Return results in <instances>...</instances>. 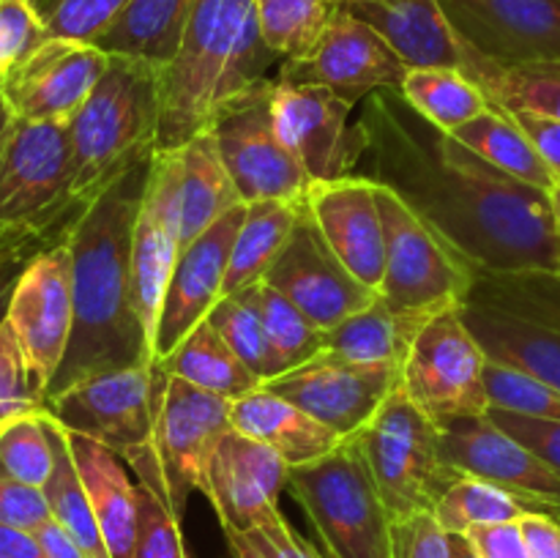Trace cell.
Here are the masks:
<instances>
[{"label":"cell","instance_id":"obj_50","mask_svg":"<svg viewBox=\"0 0 560 558\" xmlns=\"http://www.w3.org/2000/svg\"><path fill=\"white\" fill-rule=\"evenodd\" d=\"M224 536H238L257 558H323V553L317 550V547H312L310 542L301 539L299 531L284 520V514L282 518L271 520V523L257 525V528Z\"/></svg>","mask_w":560,"mask_h":558},{"label":"cell","instance_id":"obj_59","mask_svg":"<svg viewBox=\"0 0 560 558\" xmlns=\"http://www.w3.org/2000/svg\"><path fill=\"white\" fill-rule=\"evenodd\" d=\"M448 553L452 558H481L465 534H448Z\"/></svg>","mask_w":560,"mask_h":558},{"label":"cell","instance_id":"obj_27","mask_svg":"<svg viewBox=\"0 0 560 558\" xmlns=\"http://www.w3.org/2000/svg\"><path fill=\"white\" fill-rule=\"evenodd\" d=\"M230 421L241 435L271 446L290 468L317 463L348 441L317 419H312L299 405L288 403L284 397L262 386L246 397L235 399Z\"/></svg>","mask_w":560,"mask_h":558},{"label":"cell","instance_id":"obj_57","mask_svg":"<svg viewBox=\"0 0 560 558\" xmlns=\"http://www.w3.org/2000/svg\"><path fill=\"white\" fill-rule=\"evenodd\" d=\"M33 534H36V539L42 542L47 558H88L85 553H82V547L71 539L69 531H66L60 523H55L52 518H49L44 525H38Z\"/></svg>","mask_w":560,"mask_h":558},{"label":"cell","instance_id":"obj_1","mask_svg":"<svg viewBox=\"0 0 560 558\" xmlns=\"http://www.w3.org/2000/svg\"><path fill=\"white\" fill-rule=\"evenodd\" d=\"M355 175L397 191L476 279L560 274V228L550 191L492 167L421 118L399 88L370 93L355 107Z\"/></svg>","mask_w":560,"mask_h":558},{"label":"cell","instance_id":"obj_44","mask_svg":"<svg viewBox=\"0 0 560 558\" xmlns=\"http://www.w3.org/2000/svg\"><path fill=\"white\" fill-rule=\"evenodd\" d=\"M135 558H191L180 531V518L173 512L167 496L151 485H140V528H137Z\"/></svg>","mask_w":560,"mask_h":558},{"label":"cell","instance_id":"obj_43","mask_svg":"<svg viewBox=\"0 0 560 558\" xmlns=\"http://www.w3.org/2000/svg\"><path fill=\"white\" fill-rule=\"evenodd\" d=\"M485 388L490 408L512 414L536 416V419H560V392L539 377H530L514 367L487 359Z\"/></svg>","mask_w":560,"mask_h":558},{"label":"cell","instance_id":"obj_25","mask_svg":"<svg viewBox=\"0 0 560 558\" xmlns=\"http://www.w3.org/2000/svg\"><path fill=\"white\" fill-rule=\"evenodd\" d=\"M71 454L85 485L98 528L113 558H135L140 528V485L131 481L126 460L93 438L69 432Z\"/></svg>","mask_w":560,"mask_h":558},{"label":"cell","instance_id":"obj_17","mask_svg":"<svg viewBox=\"0 0 560 558\" xmlns=\"http://www.w3.org/2000/svg\"><path fill=\"white\" fill-rule=\"evenodd\" d=\"M262 282L288 295L323 332L381 299L339 263L306 206H301L293 235Z\"/></svg>","mask_w":560,"mask_h":558},{"label":"cell","instance_id":"obj_9","mask_svg":"<svg viewBox=\"0 0 560 558\" xmlns=\"http://www.w3.org/2000/svg\"><path fill=\"white\" fill-rule=\"evenodd\" d=\"M485 367L487 353L465 326L457 306L430 317L416 332L399 386L438 427H443L490 410Z\"/></svg>","mask_w":560,"mask_h":558},{"label":"cell","instance_id":"obj_40","mask_svg":"<svg viewBox=\"0 0 560 558\" xmlns=\"http://www.w3.org/2000/svg\"><path fill=\"white\" fill-rule=\"evenodd\" d=\"M262 42L282 60L301 58L315 47L337 5L328 0H255Z\"/></svg>","mask_w":560,"mask_h":558},{"label":"cell","instance_id":"obj_8","mask_svg":"<svg viewBox=\"0 0 560 558\" xmlns=\"http://www.w3.org/2000/svg\"><path fill=\"white\" fill-rule=\"evenodd\" d=\"M85 206L74 195L69 124L14 120L0 151V224L69 230Z\"/></svg>","mask_w":560,"mask_h":558},{"label":"cell","instance_id":"obj_14","mask_svg":"<svg viewBox=\"0 0 560 558\" xmlns=\"http://www.w3.org/2000/svg\"><path fill=\"white\" fill-rule=\"evenodd\" d=\"M5 321L20 342L38 392L47 399L74 328L69 239L38 252L27 263L16 279Z\"/></svg>","mask_w":560,"mask_h":558},{"label":"cell","instance_id":"obj_5","mask_svg":"<svg viewBox=\"0 0 560 558\" xmlns=\"http://www.w3.org/2000/svg\"><path fill=\"white\" fill-rule=\"evenodd\" d=\"M288 490L310 518L323 558H394L392 518L353 438L290 468Z\"/></svg>","mask_w":560,"mask_h":558},{"label":"cell","instance_id":"obj_11","mask_svg":"<svg viewBox=\"0 0 560 558\" xmlns=\"http://www.w3.org/2000/svg\"><path fill=\"white\" fill-rule=\"evenodd\" d=\"M156 397V367H124L55 394L44 403V414L63 430L93 438L126 460L153 443Z\"/></svg>","mask_w":560,"mask_h":558},{"label":"cell","instance_id":"obj_39","mask_svg":"<svg viewBox=\"0 0 560 558\" xmlns=\"http://www.w3.org/2000/svg\"><path fill=\"white\" fill-rule=\"evenodd\" d=\"M249 288L252 299H255L257 310H260L262 326H266L279 375L315 359L323 350V328L315 326L288 295L273 290L262 279L249 284Z\"/></svg>","mask_w":560,"mask_h":558},{"label":"cell","instance_id":"obj_53","mask_svg":"<svg viewBox=\"0 0 560 558\" xmlns=\"http://www.w3.org/2000/svg\"><path fill=\"white\" fill-rule=\"evenodd\" d=\"M481 558H530L517 520L498 525H481L465 534Z\"/></svg>","mask_w":560,"mask_h":558},{"label":"cell","instance_id":"obj_16","mask_svg":"<svg viewBox=\"0 0 560 558\" xmlns=\"http://www.w3.org/2000/svg\"><path fill=\"white\" fill-rule=\"evenodd\" d=\"M271 113L279 137L310 181H337L355 173L361 153L355 104L328 88L273 77Z\"/></svg>","mask_w":560,"mask_h":558},{"label":"cell","instance_id":"obj_55","mask_svg":"<svg viewBox=\"0 0 560 558\" xmlns=\"http://www.w3.org/2000/svg\"><path fill=\"white\" fill-rule=\"evenodd\" d=\"M530 558H560V514L528 512L517 520Z\"/></svg>","mask_w":560,"mask_h":558},{"label":"cell","instance_id":"obj_58","mask_svg":"<svg viewBox=\"0 0 560 558\" xmlns=\"http://www.w3.org/2000/svg\"><path fill=\"white\" fill-rule=\"evenodd\" d=\"M31 260H14L0 266V326H3L5 317H9V304H11V295H14L16 279H20V274L25 271V266Z\"/></svg>","mask_w":560,"mask_h":558},{"label":"cell","instance_id":"obj_62","mask_svg":"<svg viewBox=\"0 0 560 558\" xmlns=\"http://www.w3.org/2000/svg\"><path fill=\"white\" fill-rule=\"evenodd\" d=\"M27 3H31V5H33V9H38V11H42V5H44V3H47V0H27Z\"/></svg>","mask_w":560,"mask_h":558},{"label":"cell","instance_id":"obj_32","mask_svg":"<svg viewBox=\"0 0 560 558\" xmlns=\"http://www.w3.org/2000/svg\"><path fill=\"white\" fill-rule=\"evenodd\" d=\"M304 200H260L249 202L238 235L230 252L228 277H224L222 299L266 279L268 268L284 249L301 217Z\"/></svg>","mask_w":560,"mask_h":558},{"label":"cell","instance_id":"obj_49","mask_svg":"<svg viewBox=\"0 0 560 558\" xmlns=\"http://www.w3.org/2000/svg\"><path fill=\"white\" fill-rule=\"evenodd\" d=\"M392 547L394 558H452L448 534L430 512L392 523Z\"/></svg>","mask_w":560,"mask_h":558},{"label":"cell","instance_id":"obj_37","mask_svg":"<svg viewBox=\"0 0 560 558\" xmlns=\"http://www.w3.org/2000/svg\"><path fill=\"white\" fill-rule=\"evenodd\" d=\"M399 91L421 118L448 135L492 107L485 91L463 69H454V66L408 69Z\"/></svg>","mask_w":560,"mask_h":558},{"label":"cell","instance_id":"obj_30","mask_svg":"<svg viewBox=\"0 0 560 558\" xmlns=\"http://www.w3.org/2000/svg\"><path fill=\"white\" fill-rule=\"evenodd\" d=\"M195 5L197 0H129L93 44L107 55L140 58L164 69L178 53Z\"/></svg>","mask_w":560,"mask_h":558},{"label":"cell","instance_id":"obj_33","mask_svg":"<svg viewBox=\"0 0 560 558\" xmlns=\"http://www.w3.org/2000/svg\"><path fill=\"white\" fill-rule=\"evenodd\" d=\"M156 364L167 375L184 377V381L219 394L230 403L262 386L260 377L238 359V353L224 342L222 334L208 321H202L167 359L156 361Z\"/></svg>","mask_w":560,"mask_h":558},{"label":"cell","instance_id":"obj_7","mask_svg":"<svg viewBox=\"0 0 560 558\" xmlns=\"http://www.w3.org/2000/svg\"><path fill=\"white\" fill-rule=\"evenodd\" d=\"M377 206L386 239L381 299L392 312L424 326L430 317L463 306L476 282L474 271L452 255L397 191L377 184Z\"/></svg>","mask_w":560,"mask_h":558},{"label":"cell","instance_id":"obj_4","mask_svg":"<svg viewBox=\"0 0 560 558\" xmlns=\"http://www.w3.org/2000/svg\"><path fill=\"white\" fill-rule=\"evenodd\" d=\"M162 66L109 55V66L88 102L69 120L74 151V195L91 202L137 159L156 151Z\"/></svg>","mask_w":560,"mask_h":558},{"label":"cell","instance_id":"obj_61","mask_svg":"<svg viewBox=\"0 0 560 558\" xmlns=\"http://www.w3.org/2000/svg\"><path fill=\"white\" fill-rule=\"evenodd\" d=\"M550 200H552V211H556L558 228H560V184L552 186V191H550Z\"/></svg>","mask_w":560,"mask_h":558},{"label":"cell","instance_id":"obj_22","mask_svg":"<svg viewBox=\"0 0 560 558\" xmlns=\"http://www.w3.org/2000/svg\"><path fill=\"white\" fill-rule=\"evenodd\" d=\"M246 202L224 213L219 222L202 235H197L184 252L170 277L164 293L162 315H159L156 337H153V364L167 359L217 306L222 299L224 277H228L233 241L244 224Z\"/></svg>","mask_w":560,"mask_h":558},{"label":"cell","instance_id":"obj_29","mask_svg":"<svg viewBox=\"0 0 560 558\" xmlns=\"http://www.w3.org/2000/svg\"><path fill=\"white\" fill-rule=\"evenodd\" d=\"M178 159V195H180V241L184 249L206 233L213 222L233 208L244 206L233 178L219 153L213 131H200L175 148Z\"/></svg>","mask_w":560,"mask_h":558},{"label":"cell","instance_id":"obj_15","mask_svg":"<svg viewBox=\"0 0 560 558\" xmlns=\"http://www.w3.org/2000/svg\"><path fill=\"white\" fill-rule=\"evenodd\" d=\"M399 383L402 367L397 364H355L317 353L306 364L266 381L262 388L299 405L337 435L355 438Z\"/></svg>","mask_w":560,"mask_h":558},{"label":"cell","instance_id":"obj_19","mask_svg":"<svg viewBox=\"0 0 560 558\" xmlns=\"http://www.w3.org/2000/svg\"><path fill=\"white\" fill-rule=\"evenodd\" d=\"M459 47L495 63L560 60V0H441Z\"/></svg>","mask_w":560,"mask_h":558},{"label":"cell","instance_id":"obj_47","mask_svg":"<svg viewBox=\"0 0 560 558\" xmlns=\"http://www.w3.org/2000/svg\"><path fill=\"white\" fill-rule=\"evenodd\" d=\"M49 38L38 9L27 0H0V82Z\"/></svg>","mask_w":560,"mask_h":558},{"label":"cell","instance_id":"obj_45","mask_svg":"<svg viewBox=\"0 0 560 558\" xmlns=\"http://www.w3.org/2000/svg\"><path fill=\"white\" fill-rule=\"evenodd\" d=\"M38 410H44V394L38 392L20 342L5 321L0 326V425Z\"/></svg>","mask_w":560,"mask_h":558},{"label":"cell","instance_id":"obj_20","mask_svg":"<svg viewBox=\"0 0 560 558\" xmlns=\"http://www.w3.org/2000/svg\"><path fill=\"white\" fill-rule=\"evenodd\" d=\"M441 457L459 474L498 485L539 512L560 514V476L487 414L443 425Z\"/></svg>","mask_w":560,"mask_h":558},{"label":"cell","instance_id":"obj_52","mask_svg":"<svg viewBox=\"0 0 560 558\" xmlns=\"http://www.w3.org/2000/svg\"><path fill=\"white\" fill-rule=\"evenodd\" d=\"M69 230H31V228H5L0 224V266L14 260H31L38 252L60 244L69 239Z\"/></svg>","mask_w":560,"mask_h":558},{"label":"cell","instance_id":"obj_12","mask_svg":"<svg viewBox=\"0 0 560 558\" xmlns=\"http://www.w3.org/2000/svg\"><path fill=\"white\" fill-rule=\"evenodd\" d=\"M271 85L224 109L211 126L219 153L241 200H304L310 175L279 137L271 113Z\"/></svg>","mask_w":560,"mask_h":558},{"label":"cell","instance_id":"obj_18","mask_svg":"<svg viewBox=\"0 0 560 558\" xmlns=\"http://www.w3.org/2000/svg\"><path fill=\"white\" fill-rule=\"evenodd\" d=\"M180 252L184 241H180L178 159L175 151H153L145 195L135 222V239H131V293L151 350L164 293Z\"/></svg>","mask_w":560,"mask_h":558},{"label":"cell","instance_id":"obj_63","mask_svg":"<svg viewBox=\"0 0 560 558\" xmlns=\"http://www.w3.org/2000/svg\"><path fill=\"white\" fill-rule=\"evenodd\" d=\"M0 427H3V425H0Z\"/></svg>","mask_w":560,"mask_h":558},{"label":"cell","instance_id":"obj_34","mask_svg":"<svg viewBox=\"0 0 560 558\" xmlns=\"http://www.w3.org/2000/svg\"><path fill=\"white\" fill-rule=\"evenodd\" d=\"M421 326L405 321L383 299L323 332L320 353L355 364H405Z\"/></svg>","mask_w":560,"mask_h":558},{"label":"cell","instance_id":"obj_51","mask_svg":"<svg viewBox=\"0 0 560 558\" xmlns=\"http://www.w3.org/2000/svg\"><path fill=\"white\" fill-rule=\"evenodd\" d=\"M49 518L52 514H49V503L42 487L25 485L0 468V520L25 531H36Z\"/></svg>","mask_w":560,"mask_h":558},{"label":"cell","instance_id":"obj_23","mask_svg":"<svg viewBox=\"0 0 560 558\" xmlns=\"http://www.w3.org/2000/svg\"><path fill=\"white\" fill-rule=\"evenodd\" d=\"M288 479L290 465L271 446L230 430L213 452L206 498L224 534H238L282 518L279 496Z\"/></svg>","mask_w":560,"mask_h":558},{"label":"cell","instance_id":"obj_48","mask_svg":"<svg viewBox=\"0 0 560 558\" xmlns=\"http://www.w3.org/2000/svg\"><path fill=\"white\" fill-rule=\"evenodd\" d=\"M487 416L560 476V419H536L501 408H490Z\"/></svg>","mask_w":560,"mask_h":558},{"label":"cell","instance_id":"obj_21","mask_svg":"<svg viewBox=\"0 0 560 558\" xmlns=\"http://www.w3.org/2000/svg\"><path fill=\"white\" fill-rule=\"evenodd\" d=\"M109 55L91 42L49 36L3 82L5 104L16 120L69 124L104 77Z\"/></svg>","mask_w":560,"mask_h":558},{"label":"cell","instance_id":"obj_60","mask_svg":"<svg viewBox=\"0 0 560 558\" xmlns=\"http://www.w3.org/2000/svg\"><path fill=\"white\" fill-rule=\"evenodd\" d=\"M14 113H11V107L9 104H5V98H3V93H0V151H3V142H5V137H9V131H11V126H14Z\"/></svg>","mask_w":560,"mask_h":558},{"label":"cell","instance_id":"obj_38","mask_svg":"<svg viewBox=\"0 0 560 558\" xmlns=\"http://www.w3.org/2000/svg\"><path fill=\"white\" fill-rule=\"evenodd\" d=\"M528 512L539 509L528 507L512 492L501 490L498 485H490L476 476H459L435 507V520L446 534H468V531L481 528V525L512 523Z\"/></svg>","mask_w":560,"mask_h":558},{"label":"cell","instance_id":"obj_42","mask_svg":"<svg viewBox=\"0 0 560 558\" xmlns=\"http://www.w3.org/2000/svg\"><path fill=\"white\" fill-rule=\"evenodd\" d=\"M0 468L14 479L44 490L55 468V446L44 410L16 416L0 427Z\"/></svg>","mask_w":560,"mask_h":558},{"label":"cell","instance_id":"obj_46","mask_svg":"<svg viewBox=\"0 0 560 558\" xmlns=\"http://www.w3.org/2000/svg\"><path fill=\"white\" fill-rule=\"evenodd\" d=\"M126 3L129 0H47L38 14L49 36L93 44L124 11Z\"/></svg>","mask_w":560,"mask_h":558},{"label":"cell","instance_id":"obj_35","mask_svg":"<svg viewBox=\"0 0 560 558\" xmlns=\"http://www.w3.org/2000/svg\"><path fill=\"white\" fill-rule=\"evenodd\" d=\"M463 146H468L470 151L479 153L485 162H490L492 167L503 170L512 178L525 181V184L536 186V189L552 191L556 178H552L550 167L545 164V159L539 156V151L534 148L530 137L520 129L517 120L512 118L503 109L490 107L481 115H476L474 120L463 124L459 129L452 131Z\"/></svg>","mask_w":560,"mask_h":558},{"label":"cell","instance_id":"obj_41","mask_svg":"<svg viewBox=\"0 0 560 558\" xmlns=\"http://www.w3.org/2000/svg\"><path fill=\"white\" fill-rule=\"evenodd\" d=\"M206 321L222 334L224 342L260 377V383L279 375L277 359H273L260 310H257L255 299H252V288H244L238 293H230L224 299H219Z\"/></svg>","mask_w":560,"mask_h":558},{"label":"cell","instance_id":"obj_6","mask_svg":"<svg viewBox=\"0 0 560 558\" xmlns=\"http://www.w3.org/2000/svg\"><path fill=\"white\" fill-rule=\"evenodd\" d=\"M370 468L392 523L435 512L459 470L443 463L441 427L405 394L402 386L381 405L370 425L353 438Z\"/></svg>","mask_w":560,"mask_h":558},{"label":"cell","instance_id":"obj_54","mask_svg":"<svg viewBox=\"0 0 560 558\" xmlns=\"http://www.w3.org/2000/svg\"><path fill=\"white\" fill-rule=\"evenodd\" d=\"M520 124V129L530 137L534 148L545 164L550 167L556 184H560V120L545 118V115L534 113H509Z\"/></svg>","mask_w":560,"mask_h":558},{"label":"cell","instance_id":"obj_3","mask_svg":"<svg viewBox=\"0 0 560 558\" xmlns=\"http://www.w3.org/2000/svg\"><path fill=\"white\" fill-rule=\"evenodd\" d=\"M282 63L262 42L255 0H197L175 58L162 69L156 151H175L224 109L273 80Z\"/></svg>","mask_w":560,"mask_h":558},{"label":"cell","instance_id":"obj_56","mask_svg":"<svg viewBox=\"0 0 560 558\" xmlns=\"http://www.w3.org/2000/svg\"><path fill=\"white\" fill-rule=\"evenodd\" d=\"M0 558H47L33 531L0 520Z\"/></svg>","mask_w":560,"mask_h":558},{"label":"cell","instance_id":"obj_24","mask_svg":"<svg viewBox=\"0 0 560 558\" xmlns=\"http://www.w3.org/2000/svg\"><path fill=\"white\" fill-rule=\"evenodd\" d=\"M304 206L339 263L381 295L386 239L375 181L355 173L337 181H312Z\"/></svg>","mask_w":560,"mask_h":558},{"label":"cell","instance_id":"obj_26","mask_svg":"<svg viewBox=\"0 0 560 558\" xmlns=\"http://www.w3.org/2000/svg\"><path fill=\"white\" fill-rule=\"evenodd\" d=\"M342 9L375 27L397 49L408 69L419 66L459 69L463 63L459 42L443 16L441 0H348Z\"/></svg>","mask_w":560,"mask_h":558},{"label":"cell","instance_id":"obj_28","mask_svg":"<svg viewBox=\"0 0 560 558\" xmlns=\"http://www.w3.org/2000/svg\"><path fill=\"white\" fill-rule=\"evenodd\" d=\"M465 326L481 345L487 359L514 367L530 377H539L560 392V328L528 317L509 315L485 304L465 301L459 306Z\"/></svg>","mask_w":560,"mask_h":558},{"label":"cell","instance_id":"obj_31","mask_svg":"<svg viewBox=\"0 0 560 558\" xmlns=\"http://www.w3.org/2000/svg\"><path fill=\"white\" fill-rule=\"evenodd\" d=\"M459 69L485 91L487 102L503 113H534L560 120V60L495 63L459 47Z\"/></svg>","mask_w":560,"mask_h":558},{"label":"cell","instance_id":"obj_10","mask_svg":"<svg viewBox=\"0 0 560 558\" xmlns=\"http://www.w3.org/2000/svg\"><path fill=\"white\" fill-rule=\"evenodd\" d=\"M156 367V421H153V452L162 465L170 507L184 520L189 492L208 490V468L219 441L233 430V403L206 392L184 377L167 375Z\"/></svg>","mask_w":560,"mask_h":558},{"label":"cell","instance_id":"obj_36","mask_svg":"<svg viewBox=\"0 0 560 558\" xmlns=\"http://www.w3.org/2000/svg\"><path fill=\"white\" fill-rule=\"evenodd\" d=\"M47 421L55 446V468L52 476L47 479V485H44L49 514H52L55 523H60L69 531L71 539L82 547V553H85L88 558H113L107 542H104L102 528H98L91 498H88L85 485H82L80 479V470H77L69 435H66V430L58 421H52L49 416Z\"/></svg>","mask_w":560,"mask_h":558},{"label":"cell","instance_id":"obj_2","mask_svg":"<svg viewBox=\"0 0 560 558\" xmlns=\"http://www.w3.org/2000/svg\"><path fill=\"white\" fill-rule=\"evenodd\" d=\"M153 151L104 186L71 228L74 328L47 399L98 372L153 364L151 342L131 293V239Z\"/></svg>","mask_w":560,"mask_h":558},{"label":"cell","instance_id":"obj_13","mask_svg":"<svg viewBox=\"0 0 560 558\" xmlns=\"http://www.w3.org/2000/svg\"><path fill=\"white\" fill-rule=\"evenodd\" d=\"M408 63L372 25L337 5L315 47L301 58L282 60L277 80L320 85L359 107L381 88H402Z\"/></svg>","mask_w":560,"mask_h":558}]
</instances>
